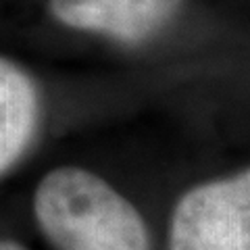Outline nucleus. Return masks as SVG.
Here are the masks:
<instances>
[{"mask_svg": "<svg viewBox=\"0 0 250 250\" xmlns=\"http://www.w3.org/2000/svg\"><path fill=\"white\" fill-rule=\"evenodd\" d=\"M169 250H250V167L194 186L179 198Z\"/></svg>", "mask_w": 250, "mask_h": 250, "instance_id": "f03ea898", "label": "nucleus"}, {"mask_svg": "<svg viewBox=\"0 0 250 250\" xmlns=\"http://www.w3.org/2000/svg\"><path fill=\"white\" fill-rule=\"evenodd\" d=\"M184 0H48L62 25L108 36L125 44L150 40L177 15Z\"/></svg>", "mask_w": 250, "mask_h": 250, "instance_id": "7ed1b4c3", "label": "nucleus"}, {"mask_svg": "<svg viewBox=\"0 0 250 250\" xmlns=\"http://www.w3.org/2000/svg\"><path fill=\"white\" fill-rule=\"evenodd\" d=\"M34 213L59 250H148L138 208L88 169L48 171L36 188Z\"/></svg>", "mask_w": 250, "mask_h": 250, "instance_id": "f257e3e1", "label": "nucleus"}, {"mask_svg": "<svg viewBox=\"0 0 250 250\" xmlns=\"http://www.w3.org/2000/svg\"><path fill=\"white\" fill-rule=\"evenodd\" d=\"M0 250H27V248L13 240H0Z\"/></svg>", "mask_w": 250, "mask_h": 250, "instance_id": "39448f33", "label": "nucleus"}, {"mask_svg": "<svg viewBox=\"0 0 250 250\" xmlns=\"http://www.w3.org/2000/svg\"><path fill=\"white\" fill-rule=\"evenodd\" d=\"M38 90L31 77L0 57V175L27 150L38 125Z\"/></svg>", "mask_w": 250, "mask_h": 250, "instance_id": "20e7f679", "label": "nucleus"}]
</instances>
